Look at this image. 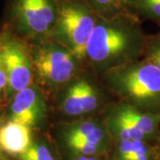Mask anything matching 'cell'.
<instances>
[{
    "instance_id": "6da1fadb",
    "label": "cell",
    "mask_w": 160,
    "mask_h": 160,
    "mask_svg": "<svg viewBox=\"0 0 160 160\" xmlns=\"http://www.w3.org/2000/svg\"><path fill=\"white\" fill-rule=\"evenodd\" d=\"M99 17L82 0H60L52 34L78 59L86 56V46Z\"/></svg>"
},
{
    "instance_id": "7a4b0ae2",
    "label": "cell",
    "mask_w": 160,
    "mask_h": 160,
    "mask_svg": "<svg viewBox=\"0 0 160 160\" xmlns=\"http://www.w3.org/2000/svg\"><path fill=\"white\" fill-rule=\"evenodd\" d=\"M132 26L126 13L111 19L99 18L86 46V56L102 62L118 55L129 45Z\"/></svg>"
},
{
    "instance_id": "3957f363",
    "label": "cell",
    "mask_w": 160,
    "mask_h": 160,
    "mask_svg": "<svg viewBox=\"0 0 160 160\" xmlns=\"http://www.w3.org/2000/svg\"><path fill=\"white\" fill-rule=\"evenodd\" d=\"M60 0H12L10 13L18 30L29 36L52 34Z\"/></svg>"
},
{
    "instance_id": "277c9868",
    "label": "cell",
    "mask_w": 160,
    "mask_h": 160,
    "mask_svg": "<svg viewBox=\"0 0 160 160\" xmlns=\"http://www.w3.org/2000/svg\"><path fill=\"white\" fill-rule=\"evenodd\" d=\"M0 55L7 77L6 92L16 93L29 87L32 80V67L22 44L13 38L4 39L0 45Z\"/></svg>"
},
{
    "instance_id": "5b68a950",
    "label": "cell",
    "mask_w": 160,
    "mask_h": 160,
    "mask_svg": "<svg viewBox=\"0 0 160 160\" xmlns=\"http://www.w3.org/2000/svg\"><path fill=\"white\" fill-rule=\"evenodd\" d=\"M122 86L138 102H156L160 100V69L150 62L141 64L124 75Z\"/></svg>"
},
{
    "instance_id": "8992f818",
    "label": "cell",
    "mask_w": 160,
    "mask_h": 160,
    "mask_svg": "<svg viewBox=\"0 0 160 160\" xmlns=\"http://www.w3.org/2000/svg\"><path fill=\"white\" fill-rule=\"evenodd\" d=\"M73 54L69 51L47 46L38 51L35 68L43 81L49 84H62L69 81L75 69Z\"/></svg>"
},
{
    "instance_id": "52a82bcc",
    "label": "cell",
    "mask_w": 160,
    "mask_h": 160,
    "mask_svg": "<svg viewBox=\"0 0 160 160\" xmlns=\"http://www.w3.org/2000/svg\"><path fill=\"white\" fill-rule=\"evenodd\" d=\"M44 111L42 99L33 87H27L15 93L11 104V121L32 127Z\"/></svg>"
},
{
    "instance_id": "ba28073f",
    "label": "cell",
    "mask_w": 160,
    "mask_h": 160,
    "mask_svg": "<svg viewBox=\"0 0 160 160\" xmlns=\"http://www.w3.org/2000/svg\"><path fill=\"white\" fill-rule=\"evenodd\" d=\"M31 127L9 121L0 127V149L10 155L21 156L32 145Z\"/></svg>"
},
{
    "instance_id": "9c48e42d",
    "label": "cell",
    "mask_w": 160,
    "mask_h": 160,
    "mask_svg": "<svg viewBox=\"0 0 160 160\" xmlns=\"http://www.w3.org/2000/svg\"><path fill=\"white\" fill-rule=\"evenodd\" d=\"M118 118L131 123L142 132L145 135L151 134L155 131L159 120L157 117L140 113L137 110L129 107H125L121 109L118 114Z\"/></svg>"
},
{
    "instance_id": "30bf717a",
    "label": "cell",
    "mask_w": 160,
    "mask_h": 160,
    "mask_svg": "<svg viewBox=\"0 0 160 160\" xmlns=\"http://www.w3.org/2000/svg\"><path fill=\"white\" fill-rule=\"evenodd\" d=\"M99 18L111 19L125 13L123 0H82Z\"/></svg>"
},
{
    "instance_id": "8fae6325",
    "label": "cell",
    "mask_w": 160,
    "mask_h": 160,
    "mask_svg": "<svg viewBox=\"0 0 160 160\" xmlns=\"http://www.w3.org/2000/svg\"><path fill=\"white\" fill-rule=\"evenodd\" d=\"M119 152L123 160H149V148L142 141H122Z\"/></svg>"
},
{
    "instance_id": "7c38bea8",
    "label": "cell",
    "mask_w": 160,
    "mask_h": 160,
    "mask_svg": "<svg viewBox=\"0 0 160 160\" xmlns=\"http://www.w3.org/2000/svg\"><path fill=\"white\" fill-rule=\"evenodd\" d=\"M64 111L69 116H79L84 113L81 98H80L78 83H76L70 86L63 102Z\"/></svg>"
},
{
    "instance_id": "4fadbf2b",
    "label": "cell",
    "mask_w": 160,
    "mask_h": 160,
    "mask_svg": "<svg viewBox=\"0 0 160 160\" xmlns=\"http://www.w3.org/2000/svg\"><path fill=\"white\" fill-rule=\"evenodd\" d=\"M78 83L84 113L91 112L97 107V97L95 92L86 81H79Z\"/></svg>"
},
{
    "instance_id": "5bb4252c",
    "label": "cell",
    "mask_w": 160,
    "mask_h": 160,
    "mask_svg": "<svg viewBox=\"0 0 160 160\" xmlns=\"http://www.w3.org/2000/svg\"><path fill=\"white\" fill-rule=\"evenodd\" d=\"M116 123L122 141H142L146 136L141 130L126 120L117 117Z\"/></svg>"
},
{
    "instance_id": "9a60e30c",
    "label": "cell",
    "mask_w": 160,
    "mask_h": 160,
    "mask_svg": "<svg viewBox=\"0 0 160 160\" xmlns=\"http://www.w3.org/2000/svg\"><path fill=\"white\" fill-rule=\"evenodd\" d=\"M135 7L142 15L160 22V0H139Z\"/></svg>"
},
{
    "instance_id": "2e32d148",
    "label": "cell",
    "mask_w": 160,
    "mask_h": 160,
    "mask_svg": "<svg viewBox=\"0 0 160 160\" xmlns=\"http://www.w3.org/2000/svg\"><path fill=\"white\" fill-rule=\"evenodd\" d=\"M21 160H55L50 150L44 145H31L27 151L20 156Z\"/></svg>"
},
{
    "instance_id": "e0dca14e",
    "label": "cell",
    "mask_w": 160,
    "mask_h": 160,
    "mask_svg": "<svg viewBox=\"0 0 160 160\" xmlns=\"http://www.w3.org/2000/svg\"><path fill=\"white\" fill-rule=\"evenodd\" d=\"M68 144L74 151L83 156H91L95 154L98 149L97 145H93L91 143H87L81 141H71V142H68Z\"/></svg>"
},
{
    "instance_id": "ac0fdd59",
    "label": "cell",
    "mask_w": 160,
    "mask_h": 160,
    "mask_svg": "<svg viewBox=\"0 0 160 160\" xmlns=\"http://www.w3.org/2000/svg\"><path fill=\"white\" fill-rule=\"evenodd\" d=\"M95 127L96 126L92 122H84L70 131L68 135V141L82 139L86 136L88 133H90Z\"/></svg>"
},
{
    "instance_id": "d6986e66",
    "label": "cell",
    "mask_w": 160,
    "mask_h": 160,
    "mask_svg": "<svg viewBox=\"0 0 160 160\" xmlns=\"http://www.w3.org/2000/svg\"><path fill=\"white\" fill-rule=\"evenodd\" d=\"M6 88H7V77H6V68L0 55V92L4 91L6 92Z\"/></svg>"
},
{
    "instance_id": "ffe728a7",
    "label": "cell",
    "mask_w": 160,
    "mask_h": 160,
    "mask_svg": "<svg viewBox=\"0 0 160 160\" xmlns=\"http://www.w3.org/2000/svg\"><path fill=\"white\" fill-rule=\"evenodd\" d=\"M154 50L152 51L150 57H149V62L156 65L158 69H160V44L155 46Z\"/></svg>"
},
{
    "instance_id": "44dd1931",
    "label": "cell",
    "mask_w": 160,
    "mask_h": 160,
    "mask_svg": "<svg viewBox=\"0 0 160 160\" xmlns=\"http://www.w3.org/2000/svg\"><path fill=\"white\" fill-rule=\"evenodd\" d=\"M123 1L126 6H134L135 7L139 0H123Z\"/></svg>"
},
{
    "instance_id": "7402d4cb",
    "label": "cell",
    "mask_w": 160,
    "mask_h": 160,
    "mask_svg": "<svg viewBox=\"0 0 160 160\" xmlns=\"http://www.w3.org/2000/svg\"><path fill=\"white\" fill-rule=\"evenodd\" d=\"M78 160H97V159H95V158H88V157H86V156H82V157H80L79 158H78Z\"/></svg>"
},
{
    "instance_id": "603a6c76",
    "label": "cell",
    "mask_w": 160,
    "mask_h": 160,
    "mask_svg": "<svg viewBox=\"0 0 160 160\" xmlns=\"http://www.w3.org/2000/svg\"></svg>"
}]
</instances>
